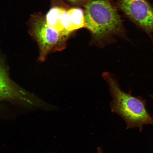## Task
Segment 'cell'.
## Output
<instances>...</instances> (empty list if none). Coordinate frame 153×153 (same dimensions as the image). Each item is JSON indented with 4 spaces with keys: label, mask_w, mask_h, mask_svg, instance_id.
Here are the masks:
<instances>
[{
    "label": "cell",
    "mask_w": 153,
    "mask_h": 153,
    "mask_svg": "<svg viewBox=\"0 0 153 153\" xmlns=\"http://www.w3.org/2000/svg\"><path fill=\"white\" fill-rule=\"evenodd\" d=\"M102 76L108 84L112 97L111 110L124 120L127 129L137 128L141 132L145 126H153V117L146 109L144 99L122 91L109 73L105 72Z\"/></svg>",
    "instance_id": "1"
},
{
    "label": "cell",
    "mask_w": 153,
    "mask_h": 153,
    "mask_svg": "<svg viewBox=\"0 0 153 153\" xmlns=\"http://www.w3.org/2000/svg\"><path fill=\"white\" fill-rule=\"evenodd\" d=\"M85 27L101 40L112 34L127 38L119 14L107 0H94L85 7Z\"/></svg>",
    "instance_id": "2"
},
{
    "label": "cell",
    "mask_w": 153,
    "mask_h": 153,
    "mask_svg": "<svg viewBox=\"0 0 153 153\" xmlns=\"http://www.w3.org/2000/svg\"><path fill=\"white\" fill-rule=\"evenodd\" d=\"M31 23L30 32L39 46L38 60L40 61L44 62L50 53L62 51L65 47L68 36L63 35L50 27L45 18L35 17Z\"/></svg>",
    "instance_id": "3"
},
{
    "label": "cell",
    "mask_w": 153,
    "mask_h": 153,
    "mask_svg": "<svg viewBox=\"0 0 153 153\" xmlns=\"http://www.w3.org/2000/svg\"><path fill=\"white\" fill-rule=\"evenodd\" d=\"M118 7L146 33L153 45V7L147 0H118Z\"/></svg>",
    "instance_id": "4"
},
{
    "label": "cell",
    "mask_w": 153,
    "mask_h": 153,
    "mask_svg": "<svg viewBox=\"0 0 153 153\" xmlns=\"http://www.w3.org/2000/svg\"><path fill=\"white\" fill-rule=\"evenodd\" d=\"M17 101L25 106L33 107L39 104L38 99L15 85L0 63V101Z\"/></svg>",
    "instance_id": "5"
},
{
    "label": "cell",
    "mask_w": 153,
    "mask_h": 153,
    "mask_svg": "<svg viewBox=\"0 0 153 153\" xmlns=\"http://www.w3.org/2000/svg\"><path fill=\"white\" fill-rule=\"evenodd\" d=\"M45 19L48 25L63 35L69 36L76 30L69 10L53 7L48 13Z\"/></svg>",
    "instance_id": "6"
},
{
    "label": "cell",
    "mask_w": 153,
    "mask_h": 153,
    "mask_svg": "<svg viewBox=\"0 0 153 153\" xmlns=\"http://www.w3.org/2000/svg\"><path fill=\"white\" fill-rule=\"evenodd\" d=\"M74 4H80L85 2V0H68Z\"/></svg>",
    "instance_id": "7"
},
{
    "label": "cell",
    "mask_w": 153,
    "mask_h": 153,
    "mask_svg": "<svg viewBox=\"0 0 153 153\" xmlns=\"http://www.w3.org/2000/svg\"><path fill=\"white\" fill-rule=\"evenodd\" d=\"M97 153H103V151L100 147L97 149Z\"/></svg>",
    "instance_id": "8"
},
{
    "label": "cell",
    "mask_w": 153,
    "mask_h": 153,
    "mask_svg": "<svg viewBox=\"0 0 153 153\" xmlns=\"http://www.w3.org/2000/svg\"><path fill=\"white\" fill-rule=\"evenodd\" d=\"M151 98H152L153 100V95H151Z\"/></svg>",
    "instance_id": "9"
}]
</instances>
